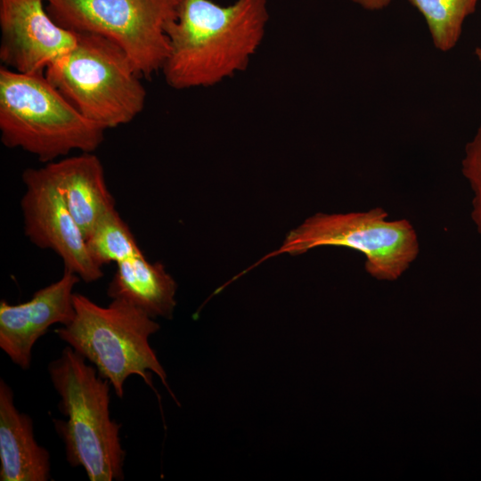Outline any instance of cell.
Listing matches in <instances>:
<instances>
[{
    "label": "cell",
    "mask_w": 481,
    "mask_h": 481,
    "mask_svg": "<svg viewBox=\"0 0 481 481\" xmlns=\"http://www.w3.org/2000/svg\"><path fill=\"white\" fill-rule=\"evenodd\" d=\"M60 26L104 37L120 46L142 77L161 70L169 53L167 28L183 0H45Z\"/></svg>",
    "instance_id": "obj_7"
},
{
    "label": "cell",
    "mask_w": 481,
    "mask_h": 481,
    "mask_svg": "<svg viewBox=\"0 0 481 481\" xmlns=\"http://www.w3.org/2000/svg\"><path fill=\"white\" fill-rule=\"evenodd\" d=\"M322 246L359 251L365 257V270L378 280L394 281L414 262L419 239L407 219L388 220L382 208L349 213H316L289 231L282 244L236 277L265 260L282 254L302 255Z\"/></svg>",
    "instance_id": "obj_6"
},
{
    "label": "cell",
    "mask_w": 481,
    "mask_h": 481,
    "mask_svg": "<svg viewBox=\"0 0 481 481\" xmlns=\"http://www.w3.org/2000/svg\"><path fill=\"white\" fill-rule=\"evenodd\" d=\"M86 241L91 257L101 267L143 253L127 224L116 208L99 220Z\"/></svg>",
    "instance_id": "obj_15"
},
{
    "label": "cell",
    "mask_w": 481,
    "mask_h": 481,
    "mask_svg": "<svg viewBox=\"0 0 481 481\" xmlns=\"http://www.w3.org/2000/svg\"><path fill=\"white\" fill-rule=\"evenodd\" d=\"M269 20L267 0H183L167 28L169 53L162 72L175 90L208 87L244 70Z\"/></svg>",
    "instance_id": "obj_1"
},
{
    "label": "cell",
    "mask_w": 481,
    "mask_h": 481,
    "mask_svg": "<svg viewBox=\"0 0 481 481\" xmlns=\"http://www.w3.org/2000/svg\"><path fill=\"white\" fill-rule=\"evenodd\" d=\"M0 61L24 74H45L77 39L51 18L45 0H0Z\"/></svg>",
    "instance_id": "obj_9"
},
{
    "label": "cell",
    "mask_w": 481,
    "mask_h": 481,
    "mask_svg": "<svg viewBox=\"0 0 481 481\" xmlns=\"http://www.w3.org/2000/svg\"><path fill=\"white\" fill-rule=\"evenodd\" d=\"M50 454L35 439L32 419L14 404L13 391L0 379V480L47 481Z\"/></svg>",
    "instance_id": "obj_12"
},
{
    "label": "cell",
    "mask_w": 481,
    "mask_h": 481,
    "mask_svg": "<svg viewBox=\"0 0 481 481\" xmlns=\"http://www.w3.org/2000/svg\"><path fill=\"white\" fill-rule=\"evenodd\" d=\"M461 173L473 192L471 218L481 235V125L465 146Z\"/></svg>",
    "instance_id": "obj_16"
},
{
    "label": "cell",
    "mask_w": 481,
    "mask_h": 481,
    "mask_svg": "<svg viewBox=\"0 0 481 481\" xmlns=\"http://www.w3.org/2000/svg\"><path fill=\"white\" fill-rule=\"evenodd\" d=\"M105 129L86 118L46 79L0 67V137L49 163L72 151L94 152Z\"/></svg>",
    "instance_id": "obj_3"
},
{
    "label": "cell",
    "mask_w": 481,
    "mask_h": 481,
    "mask_svg": "<svg viewBox=\"0 0 481 481\" xmlns=\"http://www.w3.org/2000/svg\"><path fill=\"white\" fill-rule=\"evenodd\" d=\"M475 55L477 58V60L481 62V47H477L475 50Z\"/></svg>",
    "instance_id": "obj_18"
},
{
    "label": "cell",
    "mask_w": 481,
    "mask_h": 481,
    "mask_svg": "<svg viewBox=\"0 0 481 481\" xmlns=\"http://www.w3.org/2000/svg\"><path fill=\"white\" fill-rule=\"evenodd\" d=\"M45 77L78 112L105 130L131 122L145 105L143 77L130 58L99 35L77 33L73 48L50 64Z\"/></svg>",
    "instance_id": "obj_5"
},
{
    "label": "cell",
    "mask_w": 481,
    "mask_h": 481,
    "mask_svg": "<svg viewBox=\"0 0 481 481\" xmlns=\"http://www.w3.org/2000/svg\"><path fill=\"white\" fill-rule=\"evenodd\" d=\"M116 265L107 289L111 299H124L152 318H172L177 284L161 263H151L142 253Z\"/></svg>",
    "instance_id": "obj_13"
},
{
    "label": "cell",
    "mask_w": 481,
    "mask_h": 481,
    "mask_svg": "<svg viewBox=\"0 0 481 481\" xmlns=\"http://www.w3.org/2000/svg\"><path fill=\"white\" fill-rule=\"evenodd\" d=\"M368 11H380L386 8L391 0H350Z\"/></svg>",
    "instance_id": "obj_17"
},
{
    "label": "cell",
    "mask_w": 481,
    "mask_h": 481,
    "mask_svg": "<svg viewBox=\"0 0 481 481\" xmlns=\"http://www.w3.org/2000/svg\"><path fill=\"white\" fill-rule=\"evenodd\" d=\"M424 18L434 46L442 52L454 48L465 20L478 0H408Z\"/></svg>",
    "instance_id": "obj_14"
},
{
    "label": "cell",
    "mask_w": 481,
    "mask_h": 481,
    "mask_svg": "<svg viewBox=\"0 0 481 481\" xmlns=\"http://www.w3.org/2000/svg\"><path fill=\"white\" fill-rule=\"evenodd\" d=\"M66 420H53L66 460L82 467L90 481L123 480L126 452L120 424L110 418V383L69 346L47 367Z\"/></svg>",
    "instance_id": "obj_2"
},
{
    "label": "cell",
    "mask_w": 481,
    "mask_h": 481,
    "mask_svg": "<svg viewBox=\"0 0 481 481\" xmlns=\"http://www.w3.org/2000/svg\"><path fill=\"white\" fill-rule=\"evenodd\" d=\"M74 273L64 270L56 281L37 290L24 303L0 302V347L11 361L27 371L36 342L56 323L66 325L75 314L73 292L80 281Z\"/></svg>",
    "instance_id": "obj_10"
},
{
    "label": "cell",
    "mask_w": 481,
    "mask_h": 481,
    "mask_svg": "<svg viewBox=\"0 0 481 481\" xmlns=\"http://www.w3.org/2000/svg\"><path fill=\"white\" fill-rule=\"evenodd\" d=\"M22 181L26 191L20 201L24 233L40 249L54 251L65 270L86 283L103 276L102 267L91 257L86 237L70 214L45 166L27 168Z\"/></svg>",
    "instance_id": "obj_8"
},
{
    "label": "cell",
    "mask_w": 481,
    "mask_h": 481,
    "mask_svg": "<svg viewBox=\"0 0 481 481\" xmlns=\"http://www.w3.org/2000/svg\"><path fill=\"white\" fill-rule=\"evenodd\" d=\"M73 303V319L54 332L96 368L119 398L131 375L141 377L153 388L151 372L175 398L165 370L149 344L150 337L160 329L154 318L120 298L102 306L85 295L74 293Z\"/></svg>",
    "instance_id": "obj_4"
},
{
    "label": "cell",
    "mask_w": 481,
    "mask_h": 481,
    "mask_svg": "<svg viewBox=\"0 0 481 481\" xmlns=\"http://www.w3.org/2000/svg\"><path fill=\"white\" fill-rule=\"evenodd\" d=\"M45 166L86 238L99 220L115 208L100 159L94 152H82Z\"/></svg>",
    "instance_id": "obj_11"
}]
</instances>
